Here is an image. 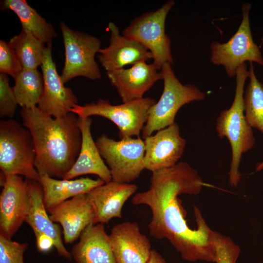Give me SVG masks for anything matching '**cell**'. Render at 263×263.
<instances>
[{
  "mask_svg": "<svg viewBox=\"0 0 263 263\" xmlns=\"http://www.w3.org/2000/svg\"><path fill=\"white\" fill-rule=\"evenodd\" d=\"M152 173L149 189L136 194L132 199L134 205H145L150 208V235L168 239L184 260L215 262V231L209 228L196 206L197 228H190L178 197L181 194L197 195L204 186L209 185L186 162Z\"/></svg>",
  "mask_w": 263,
  "mask_h": 263,
  "instance_id": "cell-1",
  "label": "cell"
},
{
  "mask_svg": "<svg viewBox=\"0 0 263 263\" xmlns=\"http://www.w3.org/2000/svg\"><path fill=\"white\" fill-rule=\"evenodd\" d=\"M22 125L31 132L36 150L35 167L39 175L63 178L80 152L82 135L76 114L54 117L38 106L21 108Z\"/></svg>",
  "mask_w": 263,
  "mask_h": 263,
  "instance_id": "cell-2",
  "label": "cell"
},
{
  "mask_svg": "<svg viewBox=\"0 0 263 263\" xmlns=\"http://www.w3.org/2000/svg\"><path fill=\"white\" fill-rule=\"evenodd\" d=\"M249 72L245 63L236 72L234 98L228 109L222 111L217 120L216 131L221 139L228 140L232 150V158L228 173L229 183L232 187L239 184L241 174L239 171L242 154L251 150L255 144L252 128L248 124L244 113V86Z\"/></svg>",
  "mask_w": 263,
  "mask_h": 263,
  "instance_id": "cell-3",
  "label": "cell"
},
{
  "mask_svg": "<svg viewBox=\"0 0 263 263\" xmlns=\"http://www.w3.org/2000/svg\"><path fill=\"white\" fill-rule=\"evenodd\" d=\"M36 150L30 132L13 119L0 122V169L5 176L22 175L39 181Z\"/></svg>",
  "mask_w": 263,
  "mask_h": 263,
  "instance_id": "cell-4",
  "label": "cell"
},
{
  "mask_svg": "<svg viewBox=\"0 0 263 263\" xmlns=\"http://www.w3.org/2000/svg\"><path fill=\"white\" fill-rule=\"evenodd\" d=\"M171 65L165 63L160 69L164 89L159 100L150 111L142 131L143 139L173 124L177 113L183 105L192 101L202 100L206 97V94L196 86L181 83Z\"/></svg>",
  "mask_w": 263,
  "mask_h": 263,
  "instance_id": "cell-5",
  "label": "cell"
},
{
  "mask_svg": "<svg viewBox=\"0 0 263 263\" xmlns=\"http://www.w3.org/2000/svg\"><path fill=\"white\" fill-rule=\"evenodd\" d=\"M156 102L152 98L143 97L113 105L107 100L100 99L96 103L91 102L83 106L75 104L69 112L80 117L97 115L107 118L116 125L119 137L122 139L139 137L150 111Z\"/></svg>",
  "mask_w": 263,
  "mask_h": 263,
  "instance_id": "cell-6",
  "label": "cell"
},
{
  "mask_svg": "<svg viewBox=\"0 0 263 263\" xmlns=\"http://www.w3.org/2000/svg\"><path fill=\"white\" fill-rule=\"evenodd\" d=\"M175 2L169 0L154 11L134 18L124 30L123 35L144 46L153 56V63L160 70L165 63H173L171 41L165 32L167 16Z\"/></svg>",
  "mask_w": 263,
  "mask_h": 263,
  "instance_id": "cell-7",
  "label": "cell"
},
{
  "mask_svg": "<svg viewBox=\"0 0 263 263\" xmlns=\"http://www.w3.org/2000/svg\"><path fill=\"white\" fill-rule=\"evenodd\" d=\"M95 143L110 169L112 181L130 183L145 169V145L140 136L115 141L103 133Z\"/></svg>",
  "mask_w": 263,
  "mask_h": 263,
  "instance_id": "cell-8",
  "label": "cell"
},
{
  "mask_svg": "<svg viewBox=\"0 0 263 263\" xmlns=\"http://www.w3.org/2000/svg\"><path fill=\"white\" fill-rule=\"evenodd\" d=\"M59 27L65 48V62L60 75L63 83L78 76L100 79L101 74L94 57L100 49V39L72 29L63 22H60Z\"/></svg>",
  "mask_w": 263,
  "mask_h": 263,
  "instance_id": "cell-9",
  "label": "cell"
},
{
  "mask_svg": "<svg viewBox=\"0 0 263 263\" xmlns=\"http://www.w3.org/2000/svg\"><path fill=\"white\" fill-rule=\"evenodd\" d=\"M241 9L242 20L234 35L225 43L213 41L210 45L211 62L215 65H223L229 77L235 76L238 67L246 61L263 65L261 52L251 35L249 20L251 4L244 3Z\"/></svg>",
  "mask_w": 263,
  "mask_h": 263,
  "instance_id": "cell-10",
  "label": "cell"
},
{
  "mask_svg": "<svg viewBox=\"0 0 263 263\" xmlns=\"http://www.w3.org/2000/svg\"><path fill=\"white\" fill-rule=\"evenodd\" d=\"M30 208L27 179L17 175L6 176L0 195V235L11 239L25 222Z\"/></svg>",
  "mask_w": 263,
  "mask_h": 263,
  "instance_id": "cell-11",
  "label": "cell"
},
{
  "mask_svg": "<svg viewBox=\"0 0 263 263\" xmlns=\"http://www.w3.org/2000/svg\"><path fill=\"white\" fill-rule=\"evenodd\" d=\"M43 79V91L38 108L54 117L67 114L77 104V98L72 89L66 87L57 73L52 55V44L45 47L41 65Z\"/></svg>",
  "mask_w": 263,
  "mask_h": 263,
  "instance_id": "cell-12",
  "label": "cell"
},
{
  "mask_svg": "<svg viewBox=\"0 0 263 263\" xmlns=\"http://www.w3.org/2000/svg\"><path fill=\"white\" fill-rule=\"evenodd\" d=\"M145 169L152 172L171 167L178 163L186 144L180 135V128L174 122L144 139Z\"/></svg>",
  "mask_w": 263,
  "mask_h": 263,
  "instance_id": "cell-13",
  "label": "cell"
},
{
  "mask_svg": "<svg viewBox=\"0 0 263 263\" xmlns=\"http://www.w3.org/2000/svg\"><path fill=\"white\" fill-rule=\"evenodd\" d=\"M110 32L109 45L98 51L97 58L106 72L123 68L124 66L153 58L152 54L135 40L120 35L118 27L108 24Z\"/></svg>",
  "mask_w": 263,
  "mask_h": 263,
  "instance_id": "cell-14",
  "label": "cell"
},
{
  "mask_svg": "<svg viewBox=\"0 0 263 263\" xmlns=\"http://www.w3.org/2000/svg\"><path fill=\"white\" fill-rule=\"evenodd\" d=\"M141 61L129 69L107 72L111 85L114 86L123 102L142 98L154 83L162 79L160 72L152 63Z\"/></svg>",
  "mask_w": 263,
  "mask_h": 263,
  "instance_id": "cell-15",
  "label": "cell"
},
{
  "mask_svg": "<svg viewBox=\"0 0 263 263\" xmlns=\"http://www.w3.org/2000/svg\"><path fill=\"white\" fill-rule=\"evenodd\" d=\"M109 237L117 263H146L149 260L151 245L137 223L115 225Z\"/></svg>",
  "mask_w": 263,
  "mask_h": 263,
  "instance_id": "cell-16",
  "label": "cell"
},
{
  "mask_svg": "<svg viewBox=\"0 0 263 263\" xmlns=\"http://www.w3.org/2000/svg\"><path fill=\"white\" fill-rule=\"evenodd\" d=\"M48 212L52 221L62 226L65 244L74 242L87 226L94 224V212L87 194L65 201Z\"/></svg>",
  "mask_w": 263,
  "mask_h": 263,
  "instance_id": "cell-17",
  "label": "cell"
},
{
  "mask_svg": "<svg viewBox=\"0 0 263 263\" xmlns=\"http://www.w3.org/2000/svg\"><path fill=\"white\" fill-rule=\"evenodd\" d=\"M137 189L136 185L113 181L105 183L87 193L94 212V224H105L113 218H121L122 208Z\"/></svg>",
  "mask_w": 263,
  "mask_h": 263,
  "instance_id": "cell-18",
  "label": "cell"
},
{
  "mask_svg": "<svg viewBox=\"0 0 263 263\" xmlns=\"http://www.w3.org/2000/svg\"><path fill=\"white\" fill-rule=\"evenodd\" d=\"M92 120L90 117L78 116L82 143L78 156L63 179H72L85 174L96 175L105 183L112 181L110 169L101 157L91 132Z\"/></svg>",
  "mask_w": 263,
  "mask_h": 263,
  "instance_id": "cell-19",
  "label": "cell"
},
{
  "mask_svg": "<svg viewBox=\"0 0 263 263\" xmlns=\"http://www.w3.org/2000/svg\"><path fill=\"white\" fill-rule=\"evenodd\" d=\"M70 253L76 263H117L102 224L87 226Z\"/></svg>",
  "mask_w": 263,
  "mask_h": 263,
  "instance_id": "cell-20",
  "label": "cell"
},
{
  "mask_svg": "<svg viewBox=\"0 0 263 263\" xmlns=\"http://www.w3.org/2000/svg\"><path fill=\"white\" fill-rule=\"evenodd\" d=\"M26 179L30 200V208L25 222L30 226L34 234L43 233L51 238L58 255L71 260V254L64 246L59 227L52 221L47 213V210L43 202L42 186L38 181Z\"/></svg>",
  "mask_w": 263,
  "mask_h": 263,
  "instance_id": "cell-21",
  "label": "cell"
},
{
  "mask_svg": "<svg viewBox=\"0 0 263 263\" xmlns=\"http://www.w3.org/2000/svg\"><path fill=\"white\" fill-rule=\"evenodd\" d=\"M39 183L43 190V202L46 210L75 196L87 194L105 182L98 178L89 177L76 179H56L46 174L40 175Z\"/></svg>",
  "mask_w": 263,
  "mask_h": 263,
  "instance_id": "cell-22",
  "label": "cell"
},
{
  "mask_svg": "<svg viewBox=\"0 0 263 263\" xmlns=\"http://www.w3.org/2000/svg\"><path fill=\"white\" fill-rule=\"evenodd\" d=\"M2 10H10L19 18L22 30L30 33L43 43L49 44L57 36L53 25L30 6L25 0H4Z\"/></svg>",
  "mask_w": 263,
  "mask_h": 263,
  "instance_id": "cell-23",
  "label": "cell"
},
{
  "mask_svg": "<svg viewBox=\"0 0 263 263\" xmlns=\"http://www.w3.org/2000/svg\"><path fill=\"white\" fill-rule=\"evenodd\" d=\"M14 80L13 89L18 105L25 109L38 106L43 91L42 75L37 69L23 68Z\"/></svg>",
  "mask_w": 263,
  "mask_h": 263,
  "instance_id": "cell-24",
  "label": "cell"
},
{
  "mask_svg": "<svg viewBox=\"0 0 263 263\" xmlns=\"http://www.w3.org/2000/svg\"><path fill=\"white\" fill-rule=\"evenodd\" d=\"M249 82L244 92V113L248 124L263 133V85L257 78L252 62L248 70Z\"/></svg>",
  "mask_w": 263,
  "mask_h": 263,
  "instance_id": "cell-25",
  "label": "cell"
},
{
  "mask_svg": "<svg viewBox=\"0 0 263 263\" xmlns=\"http://www.w3.org/2000/svg\"><path fill=\"white\" fill-rule=\"evenodd\" d=\"M23 68L36 69L41 66L46 46L30 33L21 30L8 42Z\"/></svg>",
  "mask_w": 263,
  "mask_h": 263,
  "instance_id": "cell-26",
  "label": "cell"
},
{
  "mask_svg": "<svg viewBox=\"0 0 263 263\" xmlns=\"http://www.w3.org/2000/svg\"><path fill=\"white\" fill-rule=\"evenodd\" d=\"M216 249V263H236L240 248L228 237L215 231L214 238Z\"/></svg>",
  "mask_w": 263,
  "mask_h": 263,
  "instance_id": "cell-27",
  "label": "cell"
},
{
  "mask_svg": "<svg viewBox=\"0 0 263 263\" xmlns=\"http://www.w3.org/2000/svg\"><path fill=\"white\" fill-rule=\"evenodd\" d=\"M27 243H19L0 235V263H24Z\"/></svg>",
  "mask_w": 263,
  "mask_h": 263,
  "instance_id": "cell-28",
  "label": "cell"
},
{
  "mask_svg": "<svg viewBox=\"0 0 263 263\" xmlns=\"http://www.w3.org/2000/svg\"><path fill=\"white\" fill-rule=\"evenodd\" d=\"M22 66L14 50L3 40H0V72L14 79L22 70Z\"/></svg>",
  "mask_w": 263,
  "mask_h": 263,
  "instance_id": "cell-29",
  "label": "cell"
},
{
  "mask_svg": "<svg viewBox=\"0 0 263 263\" xmlns=\"http://www.w3.org/2000/svg\"><path fill=\"white\" fill-rule=\"evenodd\" d=\"M18 105L9 78L6 75L0 74V116L12 118Z\"/></svg>",
  "mask_w": 263,
  "mask_h": 263,
  "instance_id": "cell-30",
  "label": "cell"
},
{
  "mask_svg": "<svg viewBox=\"0 0 263 263\" xmlns=\"http://www.w3.org/2000/svg\"><path fill=\"white\" fill-rule=\"evenodd\" d=\"M36 239L37 249L40 252H47L51 250L54 246L53 239L43 233L35 234Z\"/></svg>",
  "mask_w": 263,
  "mask_h": 263,
  "instance_id": "cell-31",
  "label": "cell"
},
{
  "mask_svg": "<svg viewBox=\"0 0 263 263\" xmlns=\"http://www.w3.org/2000/svg\"><path fill=\"white\" fill-rule=\"evenodd\" d=\"M146 263H166L164 258L156 251L151 249L150 258Z\"/></svg>",
  "mask_w": 263,
  "mask_h": 263,
  "instance_id": "cell-32",
  "label": "cell"
},
{
  "mask_svg": "<svg viewBox=\"0 0 263 263\" xmlns=\"http://www.w3.org/2000/svg\"><path fill=\"white\" fill-rule=\"evenodd\" d=\"M263 169V161L257 165L256 171H260Z\"/></svg>",
  "mask_w": 263,
  "mask_h": 263,
  "instance_id": "cell-33",
  "label": "cell"
}]
</instances>
